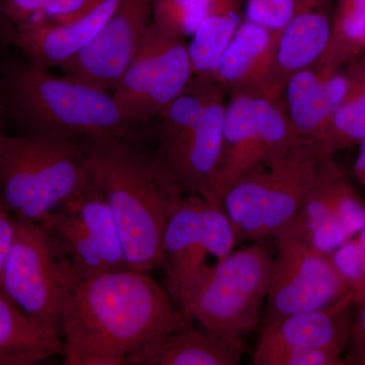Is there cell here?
<instances>
[{"mask_svg":"<svg viewBox=\"0 0 365 365\" xmlns=\"http://www.w3.org/2000/svg\"><path fill=\"white\" fill-rule=\"evenodd\" d=\"M148 273L125 269L72 283L61 319L67 365H148L165 336L192 319Z\"/></svg>","mask_w":365,"mask_h":365,"instance_id":"6da1fadb","label":"cell"},{"mask_svg":"<svg viewBox=\"0 0 365 365\" xmlns=\"http://www.w3.org/2000/svg\"><path fill=\"white\" fill-rule=\"evenodd\" d=\"M91 170L115 216L131 270L165 264V235L185 195L153 153L108 133L83 137Z\"/></svg>","mask_w":365,"mask_h":365,"instance_id":"7a4b0ae2","label":"cell"},{"mask_svg":"<svg viewBox=\"0 0 365 365\" xmlns=\"http://www.w3.org/2000/svg\"><path fill=\"white\" fill-rule=\"evenodd\" d=\"M2 111L26 134L81 139L112 134L136 145L113 93L64 74L57 76L24 60H9L0 71Z\"/></svg>","mask_w":365,"mask_h":365,"instance_id":"3957f363","label":"cell"},{"mask_svg":"<svg viewBox=\"0 0 365 365\" xmlns=\"http://www.w3.org/2000/svg\"><path fill=\"white\" fill-rule=\"evenodd\" d=\"M341 170L318 143L297 138L250 170L222 197L237 244L277 235L292 222L307 196Z\"/></svg>","mask_w":365,"mask_h":365,"instance_id":"277c9868","label":"cell"},{"mask_svg":"<svg viewBox=\"0 0 365 365\" xmlns=\"http://www.w3.org/2000/svg\"><path fill=\"white\" fill-rule=\"evenodd\" d=\"M91 177L83 138L0 132V201L16 217L40 222Z\"/></svg>","mask_w":365,"mask_h":365,"instance_id":"5b68a950","label":"cell"},{"mask_svg":"<svg viewBox=\"0 0 365 365\" xmlns=\"http://www.w3.org/2000/svg\"><path fill=\"white\" fill-rule=\"evenodd\" d=\"M272 262L264 247L254 244L232 251L169 294L206 330L242 339L260 323Z\"/></svg>","mask_w":365,"mask_h":365,"instance_id":"8992f818","label":"cell"},{"mask_svg":"<svg viewBox=\"0 0 365 365\" xmlns=\"http://www.w3.org/2000/svg\"><path fill=\"white\" fill-rule=\"evenodd\" d=\"M78 274L39 222L14 216V239L0 276V290L26 316L61 334L64 304Z\"/></svg>","mask_w":365,"mask_h":365,"instance_id":"52a82bcc","label":"cell"},{"mask_svg":"<svg viewBox=\"0 0 365 365\" xmlns=\"http://www.w3.org/2000/svg\"><path fill=\"white\" fill-rule=\"evenodd\" d=\"M225 108L222 153L215 200L260 163L279 155L297 140L283 100L257 93H230Z\"/></svg>","mask_w":365,"mask_h":365,"instance_id":"ba28073f","label":"cell"},{"mask_svg":"<svg viewBox=\"0 0 365 365\" xmlns=\"http://www.w3.org/2000/svg\"><path fill=\"white\" fill-rule=\"evenodd\" d=\"M192 76L186 40L168 35L151 21L113 97L127 123L135 127L160 116Z\"/></svg>","mask_w":365,"mask_h":365,"instance_id":"9c48e42d","label":"cell"},{"mask_svg":"<svg viewBox=\"0 0 365 365\" xmlns=\"http://www.w3.org/2000/svg\"><path fill=\"white\" fill-rule=\"evenodd\" d=\"M273 259L264 309L265 325L275 319L330 306L349 294L330 255L319 253L284 232L274 235Z\"/></svg>","mask_w":365,"mask_h":365,"instance_id":"30bf717a","label":"cell"},{"mask_svg":"<svg viewBox=\"0 0 365 365\" xmlns=\"http://www.w3.org/2000/svg\"><path fill=\"white\" fill-rule=\"evenodd\" d=\"M237 240L222 205L185 194L173 210L165 235L167 292L234 251Z\"/></svg>","mask_w":365,"mask_h":365,"instance_id":"8fae6325","label":"cell"},{"mask_svg":"<svg viewBox=\"0 0 365 365\" xmlns=\"http://www.w3.org/2000/svg\"><path fill=\"white\" fill-rule=\"evenodd\" d=\"M227 93L222 88L196 121L167 138L153 151L184 194H195L215 204V186L225 124Z\"/></svg>","mask_w":365,"mask_h":365,"instance_id":"7c38bea8","label":"cell"},{"mask_svg":"<svg viewBox=\"0 0 365 365\" xmlns=\"http://www.w3.org/2000/svg\"><path fill=\"white\" fill-rule=\"evenodd\" d=\"M153 0H121L97 37L60 68L67 76L114 91L153 21Z\"/></svg>","mask_w":365,"mask_h":365,"instance_id":"4fadbf2b","label":"cell"},{"mask_svg":"<svg viewBox=\"0 0 365 365\" xmlns=\"http://www.w3.org/2000/svg\"><path fill=\"white\" fill-rule=\"evenodd\" d=\"M121 0H90L85 9L60 21H40L16 30L11 46L41 69L60 66L85 49L104 28Z\"/></svg>","mask_w":365,"mask_h":365,"instance_id":"5bb4252c","label":"cell"},{"mask_svg":"<svg viewBox=\"0 0 365 365\" xmlns=\"http://www.w3.org/2000/svg\"><path fill=\"white\" fill-rule=\"evenodd\" d=\"M334 13L333 0H295L294 14L280 34L272 69L261 95L282 100L288 81L319 61L330 40Z\"/></svg>","mask_w":365,"mask_h":365,"instance_id":"9a60e30c","label":"cell"},{"mask_svg":"<svg viewBox=\"0 0 365 365\" xmlns=\"http://www.w3.org/2000/svg\"><path fill=\"white\" fill-rule=\"evenodd\" d=\"M357 307L351 292L330 306L270 322L261 334L255 354L290 348L344 354Z\"/></svg>","mask_w":365,"mask_h":365,"instance_id":"2e32d148","label":"cell"},{"mask_svg":"<svg viewBox=\"0 0 365 365\" xmlns=\"http://www.w3.org/2000/svg\"><path fill=\"white\" fill-rule=\"evenodd\" d=\"M345 67L328 71L313 66L288 81L282 93L288 119L299 138L319 144L347 91Z\"/></svg>","mask_w":365,"mask_h":365,"instance_id":"e0dca14e","label":"cell"},{"mask_svg":"<svg viewBox=\"0 0 365 365\" xmlns=\"http://www.w3.org/2000/svg\"><path fill=\"white\" fill-rule=\"evenodd\" d=\"M280 34L244 19L215 71V79L227 95L261 93L272 69Z\"/></svg>","mask_w":365,"mask_h":365,"instance_id":"ac0fdd59","label":"cell"},{"mask_svg":"<svg viewBox=\"0 0 365 365\" xmlns=\"http://www.w3.org/2000/svg\"><path fill=\"white\" fill-rule=\"evenodd\" d=\"M63 355L61 334L26 316L0 290V365H34Z\"/></svg>","mask_w":365,"mask_h":365,"instance_id":"d6986e66","label":"cell"},{"mask_svg":"<svg viewBox=\"0 0 365 365\" xmlns=\"http://www.w3.org/2000/svg\"><path fill=\"white\" fill-rule=\"evenodd\" d=\"M192 319L170 331L160 341L148 365H239L241 338L197 330Z\"/></svg>","mask_w":365,"mask_h":365,"instance_id":"ffe728a7","label":"cell"},{"mask_svg":"<svg viewBox=\"0 0 365 365\" xmlns=\"http://www.w3.org/2000/svg\"><path fill=\"white\" fill-rule=\"evenodd\" d=\"M60 209L71 211L83 220L93 241L97 242L110 271L129 269L119 227L104 189L93 172L85 188Z\"/></svg>","mask_w":365,"mask_h":365,"instance_id":"44dd1931","label":"cell"},{"mask_svg":"<svg viewBox=\"0 0 365 365\" xmlns=\"http://www.w3.org/2000/svg\"><path fill=\"white\" fill-rule=\"evenodd\" d=\"M242 0H210L207 14L188 44L194 76L215 78L218 62L242 20Z\"/></svg>","mask_w":365,"mask_h":365,"instance_id":"7402d4cb","label":"cell"},{"mask_svg":"<svg viewBox=\"0 0 365 365\" xmlns=\"http://www.w3.org/2000/svg\"><path fill=\"white\" fill-rule=\"evenodd\" d=\"M345 69L347 91L319 143L333 155L359 145L365 138V54L350 62Z\"/></svg>","mask_w":365,"mask_h":365,"instance_id":"603a6c76","label":"cell"},{"mask_svg":"<svg viewBox=\"0 0 365 365\" xmlns=\"http://www.w3.org/2000/svg\"><path fill=\"white\" fill-rule=\"evenodd\" d=\"M39 223L61 247L81 275L109 272L97 242L78 215L66 209H58L46 215Z\"/></svg>","mask_w":365,"mask_h":365,"instance_id":"cb8c5ba5","label":"cell"},{"mask_svg":"<svg viewBox=\"0 0 365 365\" xmlns=\"http://www.w3.org/2000/svg\"><path fill=\"white\" fill-rule=\"evenodd\" d=\"M365 54V0H336L332 31L314 66L339 71Z\"/></svg>","mask_w":365,"mask_h":365,"instance_id":"d4e9b609","label":"cell"},{"mask_svg":"<svg viewBox=\"0 0 365 365\" xmlns=\"http://www.w3.org/2000/svg\"><path fill=\"white\" fill-rule=\"evenodd\" d=\"M90 0H0V25L11 46L14 32L40 21L66 20L85 9Z\"/></svg>","mask_w":365,"mask_h":365,"instance_id":"484cf974","label":"cell"},{"mask_svg":"<svg viewBox=\"0 0 365 365\" xmlns=\"http://www.w3.org/2000/svg\"><path fill=\"white\" fill-rule=\"evenodd\" d=\"M209 4L210 0H153V24L168 35L186 40L202 23Z\"/></svg>","mask_w":365,"mask_h":365,"instance_id":"4316f807","label":"cell"},{"mask_svg":"<svg viewBox=\"0 0 365 365\" xmlns=\"http://www.w3.org/2000/svg\"><path fill=\"white\" fill-rule=\"evenodd\" d=\"M330 257L357 304L361 306L365 302V255L357 235L333 252Z\"/></svg>","mask_w":365,"mask_h":365,"instance_id":"83f0119b","label":"cell"},{"mask_svg":"<svg viewBox=\"0 0 365 365\" xmlns=\"http://www.w3.org/2000/svg\"><path fill=\"white\" fill-rule=\"evenodd\" d=\"M343 354L317 349H278L254 354V365H348Z\"/></svg>","mask_w":365,"mask_h":365,"instance_id":"f1b7e54d","label":"cell"},{"mask_svg":"<svg viewBox=\"0 0 365 365\" xmlns=\"http://www.w3.org/2000/svg\"><path fill=\"white\" fill-rule=\"evenodd\" d=\"M295 0H245V20L281 33L292 19Z\"/></svg>","mask_w":365,"mask_h":365,"instance_id":"f546056e","label":"cell"},{"mask_svg":"<svg viewBox=\"0 0 365 365\" xmlns=\"http://www.w3.org/2000/svg\"><path fill=\"white\" fill-rule=\"evenodd\" d=\"M345 351L348 364L365 365V302L355 312Z\"/></svg>","mask_w":365,"mask_h":365,"instance_id":"4dcf8cb0","label":"cell"},{"mask_svg":"<svg viewBox=\"0 0 365 365\" xmlns=\"http://www.w3.org/2000/svg\"><path fill=\"white\" fill-rule=\"evenodd\" d=\"M14 234V216L0 201V276L9 256Z\"/></svg>","mask_w":365,"mask_h":365,"instance_id":"1f68e13d","label":"cell"},{"mask_svg":"<svg viewBox=\"0 0 365 365\" xmlns=\"http://www.w3.org/2000/svg\"><path fill=\"white\" fill-rule=\"evenodd\" d=\"M359 145V155H357L356 160H355L353 172H354L355 177L357 178L360 184L365 189V138Z\"/></svg>","mask_w":365,"mask_h":365,"instance_id":"d6a6232c","label":"cell"},{"mask_svg":"<svg viewBox=\"0 0 365 365\" xmlns=\"http://www.w3.org/2000/svg\"><path fill=\"white\" fill-rule=\"evenodd\" d=\"M357 239H359L360 246H361L362 251L365 255V225L360 230L359 234L357 235Z\"/></svg>","mask_w":365,"mask_h":365,"instance_id":"836d02e7","label":"cell"},{"mask_svg":"<svg viewBox=\"0 0 365 365\" xmlns=\"http://www.w3.org/2000/svg\"><path fill=\"white\" fill-rule=\"evenodd\" d=\"M7 45L6 36H4V30H2L1 26H0V51H1L4 48H6Z\"/></svg>","mask_w":365,"mask_h":365,"instance_id":"e575fe53","label":"cell"},{"mask_svg":"<svg viewBox=\"0 0 365 365\" xmlns=\"http://www.w3.org/2000/svg\"><path fill=\"white\" fill-rule=\"evenodd\" d=\"M2 107L1 104H0V117H1Z\"/></svg>","mask_w":365,"mask_h":365,"instance_id":"d590c367","label":"cell"}]
</instances>
